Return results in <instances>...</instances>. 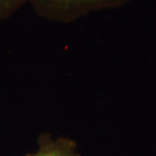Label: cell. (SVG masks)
<instances>
[{"instance_id":"obj_3","label":"cell","mask_w":156,"mask_h":156,"mask_svg":"<svg viewBox=\"0 0 156 156\" xmlns=\"http://www.w3.org/2000/svg\"><path fill=\"white\" fill-rule=\"evenodd\" d=\"M25 0H0V19L8 17Z\"/></svg>"},{"instance_id":"obj_2","label":"cell","mask_w":156,"mask_h":156,"mask_svg":"<svg viewBox=\"0 0 156 156\" xmlns=\"http://www.w3.org/2000/svg\"><path fill=\"white\" fill-rule=\"evenodd\" d=\"M25 156H80L76 150L75 143L67 139L56 140H44L39 149L34 154Z\"/></svg>"},{"instance_id":"obj_1","label":"cell","mask_w":156,"mask_h":156,"mask_svg":"<svg viewBox=\"0 0 156 156\" xmlns=\"http://www.w3.org/2000/svg\"><path fill=\"white\" fill-rule=\"evenodd\" d=\"M39 12L55 18H71L95 9L122 5L130 0H30Z\"/></svg>"}]
</instances>
